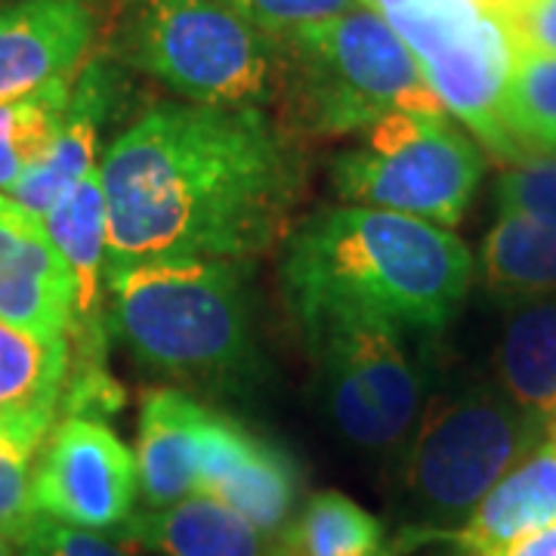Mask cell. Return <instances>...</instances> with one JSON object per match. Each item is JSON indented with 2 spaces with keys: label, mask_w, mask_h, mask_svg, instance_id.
I'll list each match as a JSON object with an SVG mask.
<instances>
[{
  "label": "cell",
  "mask_w": 556,
  "mask_h": 556,
  "mask_svg": "<svg viewBox=\"0 0 556 556\" xmlns=\"http://www.w3.org/2000/svg\"><path fill=\"white\" fill-rule=\"evenodd\" d=\"M105 278L155 260L248 263L281 236L303 192V161L263 109L161 102L100 164Z\"/></svg>",
  "instance_id": "1"
},
{
  "label": "cell",
  "mask_w": 556,
  "mask_h": 556,
  "mask_svg": "<svg viewBox=\"0 0 556 556\" xmlns=\"http://www.w3.org/2000/svg\"><path fill=\"white\" fill-rule=\"evenodd\" d=\"M473 281V254L448 229L390 211L321 207L285 241L281 285L300 325L368 318L442 331Z\"/></svg>",
  "instance_id": "2"
},
{
  "label": "cell",
  "mask_w": 556,
  "mask_h": 556,
  "mask_svg": "<svg viewBox=\"0 0 556 556\" xmlns=\"http://www.w3.org/2000/svg\"><path fill=\"white\" fill-rule=\"evenodd\" d=\"M109 338L152 375L244 393L260 380L248 263L155 260L105 278Z\"/></svg>",
  "instance_id": "3"
},
{
  "label": "cell",
  "mask_w": 556,
  "mask_h": 556,
  "mask_svg": "<svg viewBox=\"0 0 556 556\" xmlns=\"http://www.w3.org/2000/svg\"><path fill=\"white\" fill-rule=\"evenodd\" d=\"M547 424L495 387L437 399L417 420L399 485L396 554L448 541L501 479L541 445Z\"/></svg>",
  "instance_id": "4"
},
{
  "label": "cell",
  "mask_w": 556,
  "mask_h": 556,
  "mask_svg": "<svg viewBox=\"0 0 556 556\" xmlns=\"http://www.w3.org/2000/svg\"><path fill=\"white\" fill-rule=\"evenodd\" d=\"M278 50V97L300 134L350 137L393 112H445L415 53L368 7L300 25Z\"/></svg>",
  "instance_id": "5"
},
{
  "label": "cell",
  "mask_w": 556,
  "mask_h": 556,
  "mask_svg": "<svg viewBox=\"0 0 556 556\" xmlns=\"http://www.w3.org/2000/svg\"><path fill=\"white\" fill-rule=\"evenodd\" d=\"M115 53L195 105L263 109L278 97V38L217 0H118Z\"/></svg>",
  "instance_id": "6"
},
{
  "label": "cell",
  "mask_w": 556,
  "mask_h": 556,
  "mask_svg": "<svg viewBox=\"0 0 556 556\" xmlns=\"http://www.w3.org/2000/svg\"><path fill=\"white\" fill-rule=\"evenodd\" d=\"M362 149L331 161L340 201L455 226L482 179V152L448 112H393L378 121Z\"/></svg>",
  "instance_id": "7"
},
{
  "label": "cell",
  "mask_w": 556,
  "mask_h": 556,
  "mask_svg": "<svg viewBox=\"0 0 556 556\" xmlns=\"http://www.w3.org/2000/svg\"><path fill=\"white\" fill-rule=\"evenodd\" d=\"M383 20L415 53L439 105L455 115L501 161L529 159L504 124L501 100L514 62V38L504 20L473 0H424Z\"/></svg>",
  "instance_id": "8"
},
{
  "label": "cell",
  "mask_w": 556,
  "mask_h": 556,
  "mask_svg": "<svg viewBox=\"0 0 556 556\" xmlns=\"http://www.w3.org/2000/svg\"><path fill=\"white\" fill-rule=\"evenodd\" d=\"M139 497L137 455L97 417L68 415L40 445L35 514L90 532H118Z\"/></svg>",
  "instance_id": "9"
},
{
  "label": "cell",
  "mask_w": 556,
  "mask_h": 556,
  "mask_svg": "<svg viewBox=\"0 0 556 556\" xmlns=\"http://www.w3.org/2000/svg\"><path fill=\"white\" fill-rule=\"evenodd\" d=\"M199 495L217 497L266 538L285 535L300 497V467L281 445L211 412L201 424Z\"/></svg>",
  "instance_id": "10"
},
{
  "label": "cell",
  "mask_w": 556,
  "mask_h": 556,
  "mask_svg": "<svg viewBox=\"0 0 556 556\" xmlns=\"http://www.w3.org/2000/svg\"><path fill=\"white\" fill-rule=\"evenodd\" d=\"M78 285L38 214L0 192V321L35 338L75 331Z\"/></svg>",
  "instance_id": "11"
},
{
  "label": "cell",
  "mask_w": 556,
  "mask_h": 556,
  "mask_svg": "<svg viewBox=\"0 0 556 556\" xmlns=\"http://www.w3.org/2000/svg\"><path fill=\"white\" fill-rule=\"evenodd\" d=\"M100 28L97 0H16L0 10V102L78 75Z\"/></svg>",
  "instance_id": "12"
},
{
  "label": "cell",
  "mask_w": 556,
  "mask_h": 556,
  "mask_svg": "<svg viewBox=\"0 0 556 556\" xmlns=\"http://www.w3.org/2000/svg\"><path fill=\"white\" fill-rule=\"evenodd\" d=\"M124 93V78L109 60H90L75 78L60 127L40 155L7 192L22 207L43 217L56 201L78 182L90 167H97V149L105 121L112 118Z\"/></svg>",
  "instance_id": "13"
},
{
  "label": "cell",
  "mask_w": 556,
  "mask_h": 556,
  "mask_svg": "<svg viewBox=\"0 0 556 556\" xmlns=\"http://www.w3.org/2000/svg\"><path fill=\"white\" fill-rule=\"evenodd\" d=\"M40 223L78 285V313L72 331L78 338L72 343L78 346V358L72 365H102L105 338H109L105 309H102L109 226H105V189H102L100 164L90 167L40 217Z\"/></svg>",
  "instance_id": "14"
},
{
  "label": "cell",
  "mask_w": 556,
  "mask_h": 556,
  "mask_svg": "<svg viewBox=\"0 0 556 556\" xmlns=\"http://www.w3.org/2000/svg\"><path fill=\"white\" fill-rule=\"evenodd\" d=\"M303 331L313 353L334 356L356 375L362 390L378 405L390 433L402 445V439L420 420L424 380L405 353L396 328L368 318H318L313 325H303Z\"/></svg>",
  "instance_id": "15"
},
{
  "label": "cell",
  "mask_w": 556,
  "mask_h": 556,
  "mask_svg": "<svg viewBox=\"0 0 556 556\" xmlns=\"http://www.w3.org/2000/svg\"><path fill=\"white\" fill-rule=\"evenodd\" d=\"M204 415L207 405L179 390H152L142 399L137 482L149 510L199 495Z\"/></svg>",
  "instance_id": "16"
},
{
  "label": "cell",
  "mask_w": 556,
  "mask_h": 556,
  "mask_svg": "<svg viewBox=\"0 0 556 556\" xmlns=\"http://www.w3.org/2000/svg\"><path fill=\"white\" fill-rule=\"evenodd\" d=\"M72 365L68 338H35L0 321V433L43 445Z\"/></svg>",
  "instance_id": "17"
},
{
  "label": "cell",
  "mask_w": 556,
  "mask_h": 556,
  "mask_svg": "<svg viewBox=\"0 0 556 556\" xmlns=\"http://www.w3.org/2000/svg\"><path fill=\"white\" fill-rule=\"evenodd\" d=\"M112 535L137 551L161 556H269L273 551L260 529L207 495L137 510Z\"/></svg>",
  "instance_id": "18"
},
{
  "label": "cell",
  "mask_w": 556,
  "mask_h": 556,
  "mask_svg": "<svg viewBox=\"0 0 556 556\" xmlns=\"http://www.w3.org/2000/svg\"><path fill=\"white\" fill-rule=\"evenodd\" d=\"M556 522V417L532 455L485 495L448 544L467 556H492L514 538Z\"/></svg>",
  "instance_id": "19"
},
{
  "label": "cell",
  "mask_w": 556,
  "mask_h": 556,
  "mask_svg": "<svg viewBox=\"0 0 556 556\" xmlns=\"http://www.w3.org/2000/svg\"><path fill=\"white\" fill-rule=\"evenodd\" d=\"M485 291L507 306L556 294V226L501 211L479 254Z\"/></svg>",
  "instance_id": "20"
},
{
  "label": "cell",
  "mask_w": 556,
  "mask_h": 556,
  "mask_svg": "<svg viewBox=\"0 0 556 556\" xmlns=\"http://www.w3.org/2000/svg\"><path fill=\"white\" fill-rule=\"evenodd\" d=\"M501 390L551 427L556 417V298L519 303L497 343Z\"/></svg>",
  "instance_id": "21"
},
{
  "label": "cell",
  "mask_w": 556,
  "mask_h": 556,
  "mask_svg": "<svg viewBox=\"0 0 556 556\" xmlns=\"http://www.w3.org/2000/svg\"><path fill=\"white\" fill-rule=\"evenodd\" d=\"M281 541L300 556H399L383 522L343 492L325 489L291 519Z\"/></svg>",
  "instance_id": "22"
},
{
  "label": "cell",
  "mask_w": 556,
  "mask_h": 556,
  "mask_svg": "<svg viewBox=\"0 0 556 556\" xmlns=\"http://www.w3.org/2000/svg\"><path fill=\"white\" fill-rule=\"evenodd\" d=\"M501 112L507 130L529 155H556V56L514 43Z\"/></svg>",
  "instance_id": "23"
},
{
  "label": "cell",
  "mask_w": 556,
  "mask_h": 556,
  "mask_svg": "<svg viewBox=\"0 0 556 556\" xmlns=\"http://www.w3.org/2000/svg\"><path fill=\"white\" fill-rule=\"evenodd\" d=\"M78 75L50 80L40 90L13 102H0V192L7 195L16 179L47 152L60 127Z\"/></svg>",
  "instance_id": "24"
},
{
  "label": "cell",
  "mask_w": 556,
  "mask_h": 556,
  "mask_svg": "<svg viewBox=\"0 0 556 556\" xmlns=\"http://www.w3.org/2000/svg\"><path fill=\"white\" fill-rule=\"evenodd\" d=\"M316 356L321 362L325 402H328V412H331V420L340 430V437L365 452L396 448V437L390 433L378 405L362 390L356 375L346 365H340L334 356H325V353H316Z\"/></svg>",
  "instance_id": "25"
},
{
  "label": "cell",
  "mask_w": 556,
  "mask_h": 556,
  "mask_svg": "<svg viewBox=\"0 0 556 556\" xmlns=\"http://www.w3.org/2000/svg\"><path fill=\"white\" fill-rule=\"evenodd\" d=\"M38 442L22 439L16 433H0V532L10 544L28 529L35 519L31 504V477H35V455Z\"/></svg>",
  "instance_id": "26"
},
{
  "label": "cell",
  "mask_w": 556,
  "mask_h": 556,
  "mask_svg": "<svg viewBox=\"0 0 556 556\" xmlns=\"http://www.w3.org/2000/svg\"><path fill=\"white\" fill-rule=\"evenodd\" d=\"M495 199L501 211L556 226V155L535 152L510 164L497 179Z\"/></svg>",
  "instance_id": "27"
},
{
  "label": "cell",
  "mask_w": 556,
  "mask_h": 556,
  "mask_svg": "<svg viewBox=\"0 0 556 556\" xmlns=\"http://www.w3.org/2000/svg\"><path fill=\"white\" fill-rule=\"evenodd\" d=\"M13 547L20 556H142L137 547L124 544L115 535L78 529L40 514H35Z\"/></svg>",
  "instance_id": "28"
},
{
  "label": "cell",
  "mask_w": 556,
  "mask_h": 556,
  "mask_svg": "<svg viewBox=\"0 0 556 556\" xmlns=\"http://www.w3.org/2000/svg\"><path fill=\"white\" fill-rule=\"evenodd\" d=\"M254 28L281 38L300 25L331 20L356 7V0H217Z\"/></svg>",
  "instance_id": "29"
},
{
  "label": "cell",
  "mask_w": 556,
  "mask_h": 556,
  "mask_svg": "<svg viewBox=\"0 0 556 556\" xmlns=\"http://www.w3.org/2000/svg\"><path fill=\"white\" fill-rule=\"evenodd\" d=\"M504 25L514 43L556 56V0H522Z\"/></svg>",
  "instance_id": "30"
},
{
  "label": "cell",
  "mask_w": 556,
  "mask_h": 556,
  "mask_svg": "<svg viewBox=\"0 0 556 556\" xmlns=\"http://www.w3.org/2000/svg\"><path fill=\"white\" fill-rule=\"evenodd\" d=\"M492 556H556V522L514 538Z\"/></svg>",
  "instance_id": "31"
},
{
  "label": "cell",
  "mask_w": 556,
  "mask_h": 556,
  "mask_svg": "<svg viewBox=\"0 0 556 556\" xmlns=\"http://www.w3.org/2000/svg\"><path fill=\"white\" fill-rule=\"evenodd\" d=\"M477 7H482L485 13H492V16H497V20H507L514 10H517L522 0H473Z\"/></svg>",
  "instance_id": "32"
},
{
  "label": "cell",
  "mask_w": 556,
  "mask_h": 556,
  "mask_svg": "<svg viewBox=\"0 0 556 556\" xmlns=\"http://www.w3.org/2000/svg\"><path fill=\"white\" fill-rule=\"evenodd\" d=\"M269 556H300V554L291 547V544H288V541H281V538H278L276 544H273V551H269Z\"/></svg>",
  "instance_id": "33"
},
{
  "label": "cell",
  "mask_w": 556,
  "mask_h": 556,
  "mask_svg": "<svg viewBox=\"0 0 556 556\" xmlns=\"http://www.w3.org/2000/svg\"><path fill=\"white\" fill-rule=\"evenodd\" d=\"M13 551H16V547H13V544H10V541L3 538V532H0V556H16Z\"/></svg>",
  "instance_id": "34"
},
{
  "label": "cell",
  "mask_w": 556,
  "mask_h": 556,
  "mask_svg": "<svg viewBox=\"0 0 556 556\" xmlns=\"http://www.w3.org/2000/svg\"><path fill=\"white\" fill-rule=\"evenodd\" d=\"M358 3H362V0H358Z\"/></svg>",
  "instance_id": "35"
}]
</instances>
